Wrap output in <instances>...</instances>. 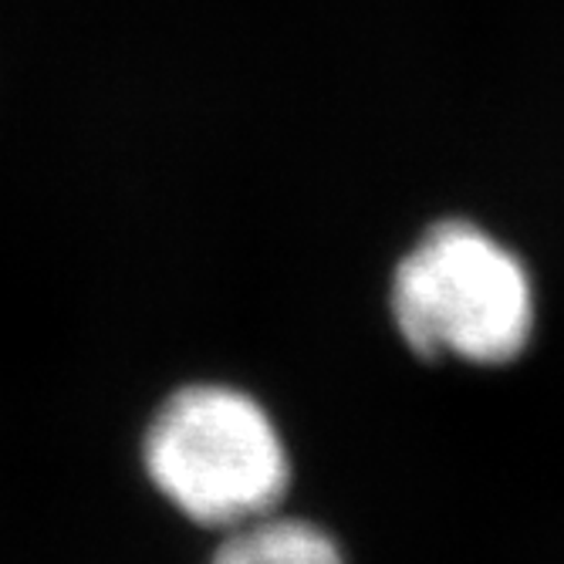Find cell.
Instances as JSON below:
<instances>
[{"label":"cell","mask_w":564,"mask_h":564,"mask_svg":"<svg viewBox=\"0 0 564 564\" xmlns=\"http://www.w3.org/2000/svg\"><path fill=\"white\" fill-rule=\"evenodd\" d=\"M145 474L183 518L234 531L274 514L291 464L268 409L234 386L173 392L142 440Z\"/></svg>","instance_id":"cell-1"},{"label":"cell","mask_w":564,"mask_h":564,"mask_svg":"<svg viewBox=\"0 0 564 564\" xmlns=\"http://www.w3.org/2000/svg\"><path fill=\"white\" fill-rule=\"evenodd\" d=\"M392 318L426 358L503 366L531 341L534 288L518 253L470 220H446L399 261Z\"/></svg>","instance_id":"cell-2"},{"label":"cell","mask_w":564,"mask_h":564,"mask_svg":"<svg viewBox=\"0 0 564 564\" xmlns=\"http://www.w3.org/2000/svg\"><path fill=\"white\" fill-rule=\"evenodd\" d=\"M210 564H345L335 538L312 521L268 514L227 531Z\"/></svg>","instance_id":"cell-3"}]
</instances>
